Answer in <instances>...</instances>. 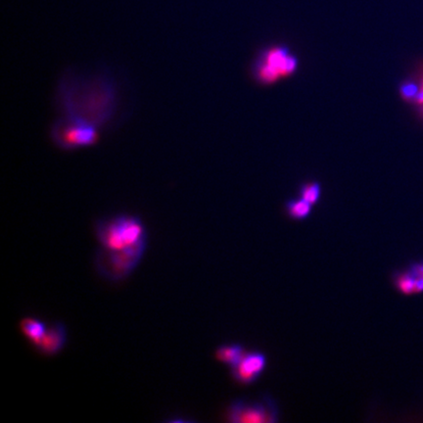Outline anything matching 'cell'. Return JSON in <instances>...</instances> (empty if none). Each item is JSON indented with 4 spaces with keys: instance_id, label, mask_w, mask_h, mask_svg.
<instances>
[{
    "instance_id": "7a4b0ae2",
    "label": "cell",
    "mask_w": 423,
    "mask_h": 423,
    "mask_svg": "<svg viewBox=\"0 0 423 423\" xmlns=\"http://www.w3.org/2000/svg\"><path fill=\"white\" fill-rule=\"evenodd\" d=\"M147 240L121 250L100 248L95 254L99 275L111 281L123 280L133 272L144 255Z\"/></svg>"
},
{
    "instance_id": "4fadbf2b",
    "label": "cell",
    "mask_w": 423,
    "mask_h": 423,
    "mask_svg": "<svg viewBox=\"0 0 423 423\" xmlns=\"http://www.w3.org/2000/svg\"><path fill=\"white\" fill-rule=\"evenodd\" d=\"M419 92V84L417 80L406 79L400 86V93L402 98L407 103H414Z\"/></svg>"
},
{
    "instance_id": "3957f363",
    "label": "cell",
    "mask_w": 423,
    "mask_h": 423,
    "mask_svg": "<svg viewBox=\"0 0 423 423\" xmlns=\"http://www.w3.org/2000/svg\"><path fill=\"white\" fill-rule=\"evenodd\" d=\"M298 58L285 45H274L261 51L253 67V74L262 84H273L290 76L298 68Z\"/></svg>"
},
{
    "instance_id": "6da1fadb",
    "label": "cell",
    "mask_w": 423,
    "mask_h": 423,
    "mask_svg": "<svg viewBox=\"0 0 423 423\" xmlns=\"http://www.w3.org/2000/svg\"><path fill=\"white\" fill-rule=\"evenodd\" d=\"M95 233L102 248L121 250L147 240V231L140 218L119 214L96 222Z\"/></svg>"
},
{
    "instance_id": "277c9868",
    "label": "cell",
    "mask_w": 423,
    "mask_h": 423,
    "mask_svg": "<svg viewBox=\"0 0 423 423\" xmlns=\"http://www.w3.org/2000/svg\"><path fill=\"white\" fill-rule=\"evenodd\" d=\"M51 136L57 146L64 150H74L96 143L98 132L92 122L70 114L56 121Z\"/></svg>"
},
{
    "instance_id": "2e32d148",
    "label": "cell",
    "mask_w": 423,
    "mask_h": 423,
    "mask_svg": "<svg viewBox=\"0 0 423 423\" xmlns=\"http://www.w3.org/2000/svg\"><path fill=\"white\" fill-rule=\"evenodd\" d=\"M423 292V278H417L415 280V293Z\"/></svg>"
},
{
    "instance_id": "8992f818",
    "label": "cell",
    "mask_w": 423,
    "mask_h": 423,
    "mask_svg": "<svg viewBox=\"0 0 423 423\" xmlns=\"http://www.w3.org/2000/svg\"><path fill=\"white\" fill-rule=\"evenodd\" d=\"M267 366V358L260 352L246 353L237 365L231 368L232 377L241 384L255 382Z\"/></svg>"
},
{
    "instance_id": "ba28073f",
    "label": "cell",
    "mask_w": 423,
    "mask_h": 423,
    "mask_svg": "<svg viewBox=\"0 0 423 423\" xmlns=\"http://www.w3.org/2000/svg\"><path fill=\"white\" fill-rule=\"evenodd\" d=\"M47 325L40 319L36 317H25L20 322V329L23 335L33 344L35 345L38 342V340L43 336L44 332L46 331Z\"/></svg>"
},
{
    "instance_id": "30bf717a",
    "label": "cell",
    "mask_w": 423,
    "mask_h": 423,
    "mask_svg": "<svg viewBox=\"0 0 423 423\" xmlns=\"http://www.w3.org/2000/svg\"><path fill=\"white\" fill-rule=\"evenodd\" d=\"M313 205L311 203L300 199H292L286 202L285 208L290 218L294 220H304L308 218L312 212Z\"/></svg>"
},
{
    "instance_id": "9a60e30c",
    "label": "cell",
    "mask_w": 423,
    "mask_h": 423,
    "mask_svg": "<svg viewBox=\"0 0 423 423\" xmlns=\"http://www.w3.org/2000/svg\"><path fill=\"white\" fill-rule=\"evenodd\" d=\"M416 279L423 278V261L419 263H413L409 266L407 270Z\"/></svg>"
},
{
    "instance_id": "5b68a950",
    "label": "cell",
    "mask_w": 423,
    "mask_h": 423,
    "mask_svg": "<svg viewBox=\"0 0 423 423\" xmlns=\"http://www.w3.org/2000/svg\"><path fill=\"white\" fill-rule=\"evenodd\" d=\"M277 408L272 399L247 403L236 400L228 406L227 420L233 423L276 422Z\"/></svg>"
},
{
    "instance_id": "8fae6325",
    "label": "cell",
    "mask_w": 423,
    "mask_h": 423,
    "mask_svg": "<svg viewBox=\"0 0 423 423\" xmlns=\"http://www.w3.org/2000/svg\"><path fill=\"white\" fill-rule=\"evenodd\" d=\"M415 280L416 278L408 271L397 273L394 276V283L397 289L403 294L410 295L415 293Z\"/></svg>"
},
{
    "instance_id": "9c48e42d",
    "label": "cell",
    "mask_w": 423,
    "mask_h": 423,
    "mask_svg": "<svg viewBox=\"0 0 423 423\" xmlns=\"http://www.w3.org/2000/svg\"><path fill=\"white\" fill-rule=\"evenodd\" d=\"M244 347L240 344H228L221 345L216 351V357L218 361L222 364L232 368L237 365L245 356Z\"/></svg>"
},
{
    "instance_id": "5bb4252c",
    "label": "cell",
    "mask_w": 423,
    "mask_h": 423,
    "mask_svg": "<svg viewBox=\"0 0 423 423\" xmlns=\"http://www.w3.org/2000/svg\"><path fill=\"white\" fill-rule=\"evenodd\" d=\"M417 82L419 84V92L416 96V99L414 101V106L417 110V113L419 114V116L423 119V68L419 70V74H418V78Z\"/></svg>"
},
{
    "instance_id": "52a82bcc",
    "label": "cell",
    "mask_w": 423,
    "mask_h": 423,
    "mask_svg": "<svg viewBox=\"0 0 423 423\" xmlns=\"http://www.w3.org/2000/svg\"><path fill=\"white\" fill-rule=\"evenodd\" d=\"M67 342V329L64 323L57 321L47 325L43 336L34 345L38 353L44 356H54L61 352Z\"/></svg>"
},
{
    "instance_id": "7c38bea8",
    "label": "cell",
    "mask_w": 423,
    "mask_h": 423,
    "mask_svg": "<svg viewBox=\"0 0 423 423\" xmlns=\"http://www.w3.org/2000/svg\"><path fill=\"white\" fill-rule=\"evenodd\" d=\"M300 197L312 205L318 201L321 195V186L318 183H307L300 187Z\"/></svg>"
}]
</instances>
